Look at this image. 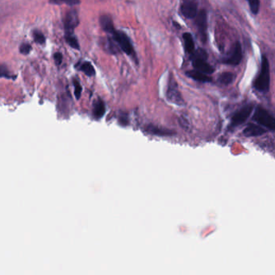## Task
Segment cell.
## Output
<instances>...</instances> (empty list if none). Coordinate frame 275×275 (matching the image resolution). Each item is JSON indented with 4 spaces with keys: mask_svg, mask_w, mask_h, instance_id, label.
<instances>
[{
    "mask_svg": "<svg viewBox=\"0 0 275 275\" xmlns=\"http://www.w3.org/2000/svg\"><path fill=\"white\" fill-rule=\"evenodd\" d=\"M146 131L151 133V134L161 136V137L172 136V135L174 134V132L171 131V130L164 129V128H158V127H156V126L154 125L147 126Z\"/></svg>",
    "mask_w": 275,
    "mask_h": 275,
    "instance_id": "15",
    "label": "cell"
},
{
    "mask_svg": "<svg viewBox=\"0 0 275 275\" xmlns=\"http://www.w3.org/2000/svg\"><path fill=\"white\" fill-rule=\"evenodd\" d=\"M99 22H100L102 29H104L106 33L113 34L116 31L114 25H113V20H112V18L110 16H107V15L100 16Z\"/></svg>",
    "mask_w": 275,
    "mask_h": 275,
    "instance_id": "13",
    "label": "cell"
},
{
    "mask_svg": "<svg viewBox=\"0 0 275 275\" xmlns=\"http://www.w3.org/2000/svg\"><path fill=\"white\" fill-rule=\"evenodd\" d=\"M193 61L192 64L196 71H200L202 73L211 75L215 71V69L207 62V53L202 49H198L196 53L192 54Z\"/></svg>",
    "mask_w": 275,
    "mask_h": 275,
    "instance_id": "3",
    "label": "cell"
},
{
    "mask_svg": "<svg viewBox=\"0 0 275 275\" xmlns=\"http://www.w3.org/2000/svg\"><path fill=\"white\" fill-rule=\"evenodd\" d=\"M253 119L265 128H268L269 130L274 131L275 129V118L263 108L261 107L257 108L253 115Z\"/></svg>",
    "mask_w": 275,
    "mask_h": 275,
    "instance_id": "4",
    "label": "cell"
},
{
    "mask_svg": "<svg viewBox=\"0 0 275 275\" xmlns=\"http://www.w3.org/2000/svg\"><path fill=\"white\" fill-rule=\"evenodd\" d=\"M32 50V46L29 44H22L20 47V53L22 54H29Z\"/></svg>",
    "mask_w": 275,
    "mask_h": 275,
    "instance_id": "25",
    "label": "cell"
},
{
    "mask_svg": "<svg viewBox=\"0 0 275 275\" xmlns=\"http://www.w3.org/2000/svg\"><path fill=\"white\" fill-rule=\"evenodd\" d=\"M79 24V16L75 10H71L66 13L64 19V27L66 34H73L76 27Z\"/></svg>",
    "mask_w": 275,
    "mask_h": 275,
    "instance_id": "8",
    "label": "cell"
},
{
    "mask_svg": "<svg viewBox=\"0 0 275 275\" xmlns=\"http://www.w3.org/2000/svg\"><path fill=\"white\" fill-rule=\"evenodd\" d=\"M196 25L198 29L201 40L203 43L207 41V11L204 9H202L199 12L197 13L196 17Z\"/></svg>",
    "mask_w": 275,
    "mask_h": 275,
    "instance_id": "6",
    "label": "cell"
},
{
    "mask_svg": "<svg viewBox=\"0 0 275 275\" xmlns=\"http://www.w3.org/2000/svg\"><path fill=\"white\" fill-rule=\"evenodd\" d=\"M252 13L257 15L260 9V0H247Z\"/></svg>",
    "mask_w": 275,
    "mask_h": 275,
    "instance_id": "20",
    "label": "cell"
},
{
    "mask_svg": "<svg viewBox=\"0 0 275 275\" xmlns=\"http://www.w3.org/2000/svg\"><path fill=\"white\" fill-rule=\"evenodd\" d=\"M65 40L66 43L72 47L73 49H79V43L78 41L77 38H75L74 34H66Z\"/></svg>",
    "mask_w": 275,
    "mask_h": 275,
    "instance_id": "19",
    "label": "cell"
},
{
    "mask_svg": "<svg viewBox=\"0 0 275 275\" xmlns=\"http://www.w3.org/2000/svg\"><path fill=\"white\" fill-rule=\"evenodd\" d=\"M0 78L11 79V78H14V76L11 75L7 66L0 64Z\"/></svg>",
    "mask_w": 275,
    "mask_h": 275,
    "instance_id": "23",
    "label": "cell"
},
{
    "mask_svg": "<svg viewBox=\"0 0 275 275\" xmlns=\"http://www.w3.org/2000/svg\"><path fill=\"white\" fill-rule=\"evenodd\" d=\"M267 132V129H265L263 127L257 125L254 123H250L244 128L243 131V134L247 137H259L262 135L265 134Z\"/></svg>",
    "mask_w": 275,
    "mask_h": 275,
    "instance_id": "11",
    "label": "cell"
},
{
    "mask_svg": "<svg viewBox=\"0 0 275 275\" xmlns=\"http://www.w3.org/2000/svg\"><path fill=\"white\" fill-rule=\"evenodd\" d=\"M183 41L185 45V50L189 54H193L195 53V42L192 38V34L189 33H185L183 35Z\"/></svg>",
    "mask_w": 275,
    "mask_h": 275,
    "instance_id": "14",
    "label": "cell"
},
{
    "mask_svg": "<svg viewBox=\"0 0 275 275\" xmlns=\"http://www.w3.org/2000/svg\"><path fill=\"white\" fill-rule=\"evenodd\" d=\"M181 12L187 19H194L198 13V3L196 0H184L181 5Z\"/></svg>",
    "mask_w": 275,
    "mask_h": 275,
    "instance_id": "9",
    "label": "cell"
},
{
    "mask_svg": "<svg viewBox=\"0 0 275 275\" xmlns=\"http://www.w3.org/2000/svg\"><path fill=\"white\" fill-rule=\"evenodd\" d=\"M34 41L38 44H44L45 43V38L40 31H34L33 33Z\"/></svg>",
    "mask_w": 275,
    "mask_h": 275,
    "instance_id": "22",
    "label": "cell"
},
{
    "mask_svg": "<svg viewBox=\"0 0 275 275\" xmlns=\"http://www.w3.org/2000/svg\"><path fill=\"white\" fill-rule=\"evenodd\" d=\"M242 57V47H241L240 42H236L234 45L231 55L227 57L226 59L223 61V62L225 64L230 65V66H238L241 62Z\"/></svg>",
    "mask_w": 275,
    "mask_h": 275,
    "instance_id": "10",
    "label": "cell"
},
{
    "mask_svg": "<svg viewBox=\"0 0 275 275\" xmlns=\"http://www.w3.org/2000/svg\"><path fill=\"white\" fill-rule=\"evenodd\" d=\"M235 79L236 75L234 74L231 73V72H225V73H222L220 75L218 81L220 84L228 86V85L233 83Z\"/></svg>",
    "mask_w": 275,
    "mask_h": 275,
    "instance_id": "17",
    "label": "cell"
},
{
    "mask_svg": "<svg viewBox=\"0 0 275 275\" xmlns=\"http://www.w3.org/2000/svg\"><path fill=\"white\" fill-rule=\"evenodd\" d=\"M271 84V72H270V63L266 56L262 58V64L259 75L253 81V87L260 92H267L270 89Z\"/></svg>",
    "mask_w": 275,
    "mask_h": 275,
    "instance_id": "1",
    "label": "cell"
},
{
    "mask_svg": "<svg viewBox=\"0 0 275 275\" xmlns=\"http://www.w3.org/2000/svg\"><path fill=\"white\" fill-rule=\"evenodd\" d=\"M186 75L187 77L191 78L192 79L199 81V82H211L212 81V79L208 76V75L202 73L200 71H196V70L187 71Z\"/></svg>",
    "mask_w": 275,
    "mask_h": 275,
    "instance_id": "12",
    "label": "cell"
},
{
    "mask_svg": "<svg viewBox=\"0 0 275 275\" xmlns=\"http://www.w3.org/2000/svg\"><path fill=\"white\" fill-rule=\"evenodd\" d=\"M50 2L53 4H66L70 6L79 4V0H50Z\"/></svg>",
    "mask_w": 275,
    "mask_h": 275,
    "instance_id": "21",
    "label": "cell"
},
{
    "mask_svg": "<svg viewBox=\"0 0 275 275\" xmlns=\"http://www.w3.org/2000/svg\"><path fill=\"white\" fill-rule=\"evenodd\" d=\"M53 58H54V61H55L56 64L57 66H60L62 64V54L61 53H56L54 55H53Z\"/></svg>",
    "mask_w": 275,
    "mask_h": 275,
    "instance_id": "26",
    "label": "cell"
},
{
    "mask_svg": "<svg viewBox=\"0 0 275 275\" xmlns=\"http://www.w3.org/2000/svg\"><path fill=\"white\" fill-rule=\"evenodd\" d=\"M253 110V104L244 106L232 117V126H239L246 121Z\"/></svg>",
    "mask_w": 275,
    "mask_h": 275,
    "instance_id": "7",
    "label": "cell"
},
{
    "mask_svg": "<svg viewBox=\"0 0 275 275\" xmlns=\"http://www.w3.org/2000/svg\"><path fill=\"white\" fill-rule=\"evenodd\" d=\"M106 108L105 104L101 99H99L98 101L95 102L94 104V109H93V115L96 119H100L104 117L105 114Z\"/></svg>",
    "mask_w": 275,
    "mask_h": 275,
    "instance_id": "16",
    "label": "cell"
},
{
    "mask_svg": "<svg viewBox=\"0 0 275 275\" xmlns=\"http://www.w3.org/2000/svg\"><path fill=\"white\" fill-rule=\"evenodd\" d=\"M74 84H75V95L76 99H79L81 95V86L77 80H74Z\"/></svg>",
    "mask_w": 275,
    "mask_h": 275,
    "instance_id": "24",
    "label": "cell"
},
{
    "mask_svg": "<svg viewBox=\"0 0 275 275\" xmlns=\"http://www.w3.org/2000/svg\"><path fill=\"white\" fill-rule=\"evenodd\" d=\"M79 71H82L85 75H87L89 77L94 76L95 75V68L92 64L89 62H84L79 66Z\"/></svg>",
    "mask_w": 275,
    "mask_h": 275,
    "instance_id": "18",
    "label": "cell"
},
{
    "mask_svg": "<svg viewBox=\"0 0 275 275\" xmlns=\"http://www.w3.org/2000/svg\"><path fill=\"white\" fill-rule=\"evenodd\" d=\"M112 35H113V40L117 43L118 47L123 51V53H126L127 55L133 57L135 60H137L136 53H135L132 41L130 40L129 38L126 35L125 33L123 32L116 30Z\"/></svg>",
    "mask_w": 275,
    "mask_h": 275,
    "instance_id": "2",
    "label": "cell"
},
{
    "mask_svg": "<svg viewBox=\"0 0 275 275\" xmlns=\"http://www.w3.org/2000/svg\"><path fill=\"white\" fill-rule=\"evenodd\" d=\"M166 97L170 103L178 106L184 105V100L182 97L180 91L178 90V84L173 78V75L170 78L167 91H166Z\"/></svg>",
    "mask_w": 275,
    "mask_h": 275,
    "instance_id": "5",
    "label": "cell"
}]
</instances>
